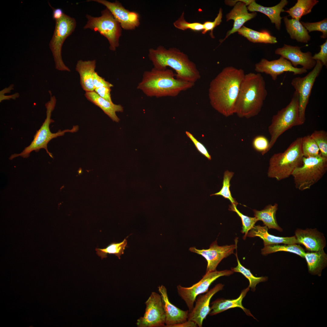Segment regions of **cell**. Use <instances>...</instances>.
<instances>
[{
	"mask_svg": "<svg viewBox=\"0 0 327 327\" xmlns=\"http://www.w3.org/2000/svg\"><path fill=\"white\" fill-rule=\"evenodd\" d=\"M245 75L241 69L227 67L210 82L208 90L210 104L226 117L235 114L237 99Z\"/></svg>",
	"mask_w": 327,
	"mask_h": 327,
	"instance_id": "1",
	"label": "cell"
},
{
	"mask_svg": "<svg viewBox=\"0 0 327 327\" xmlns=\"http://www.w3.org/2000/svg\"><path fill=\"white\" fill-rule=\"evenodd\" d=\"M175 76V74L171 69H160L154 67L144 72L137 89L149 97H175L195 84L178 79Z\"/></svg>",
	"mask_w": 327,
	"mask_h": 327,
	"instance_id": "2",
	"label": "cell"
},
{
	"mask_svg": "<svg viewBox=\"0 0 327 327\" xmlns=\"http://www.w3.org/2000/svg\"><path fill=\"white\" fill-rule=\"evenodd\" d=\"M148 58L154 68L164 69L170 67L176 73V78L193 84L201 76L195 63L187 55L175 47L167 49L160 45L148 51Z\"/></svg>",
	"mask_w": 327,
	"mask_h": 327,
	"instance_id": "3",
	"label": "cell"
},
{
	"mask_svg": "<svg viewBox=\"0 0 327 327\" xmlns=\"http://www.w3.org/2000/svg\"><path fill=\"white\" fill-rule=\"evenodd\" d=\"M267 95L265 82L260 73L245 74L237 99L235 113L239 117L247 119L257 115Z\"/></svg>",
	"mask_w": 327,
	"mask_h": 327,
	"instance_id": "4",
	"label": "cell"
},
{
	"mask_svg": "<svg viewBox=\"0 0 327 327\" xmlns=\"http://www.w3.org/2000/svg\"><path fill=\"white\" fill-rule=\"evenodd\" d=\"M302 137L297 138L283 152L271 157L267 172L268 177L280 181L292 175L294 170L302 163Z\"/></svg>",
	"mask_w": 327,
	"mask_h": 327,
	"instance_id": "5",
	"label": "cell"
},
{
	"mask_svg": "<svg viewBox=\"0 0 327 327\" xmlns=\"http://www.w3.org/2000/svg\"><path fill=\"white\" fill-rule=\"evenodd\" d=\"M56 101L54 96H51L50 101L45 104L47 109L46 118L40 128L37 131L33 140L30 144L25 147L21 153L12 155L9 158L10 160H12L19 156L24 158L28 157L31 152L35 151L36 152H38L41 149H45L50 157L53 158L52 154L48 151L47 148L48 144L49 142L53 138L64 135L66 133H74L78 130V126H74L71 129H68L63 130H60L56 133H52L51 131L50 125L51 123L54 122L51 119V114L54 108Z\"/></svg>",
	"mask_w": 327,
	"mask_h": 327,
	"instance_id": "6",
	"label": "cell"
},
{
	"mask_svg": "<svg viewBox=\"0 0 327 327\" xmlns=\"http://www.w3.org/2000/svg\"><path fill=\"white\" fill-rule=\"evenodd\" d=\"M301 125L299 114V96L295 91L288 104L279 111L272 118L271 124L268 128L271 139L265 154L270 150L284 132L294 126Z\"/></svg>",
	"mask_w": 327,
	"mask_h": 327,
	"instance_id": "7",
	"label": "cell"
},
{
	"mask_svg": "<svg viewBox=\"0 0 327 327\" xmlns=\"http://www.w3.org/2000/svg\"><path fill=\"white\" fill-rule=\"evenodd\" d=\"M327 170V158L320 155L304 157L302 165L296 168L292 176L296 188L301 191L309 189L323 176Z\"/></svg>",
	"mask_w": 327,
	"mask_h": 327,
	"instance_id": "8",
	"label": "cell"
},
{
	"mask_svg": "<svg viewBox=\"0 0 327 327\" xmlns=\"http://www.w3.org/2000/svg\"><path fill=\"white\" fill-rule=\"evenodd\" d=\"M101 15L99 17H94L87 14L86 17L88 21L83 28L99 32L108 40L110 49L115 51L119 45L122 28L107 8L101 11Z\"/></svg>",
	"mask_w": 327,
	"mask_h": 327,
	"instance_id": "9",
	"label": "cell"
},
{
	"mask_svg": "<svg viewBox=\"0 0 327 327\" xmlns=\"http://www.w3.org/2000/svg\"><path fill=\"white\" fill-rule=\"evenodd\" d=\"M76 21L74 18L64 13L62 17L55 20L53 35L49 44L58 70L70 71V69L64 63L61 56L63 44L65 40L74 31Z\"/></svg>",
	"mask_w": 327,
	"mask_h": 327,
	"instance_id": "10",
	"label": "cell"
},
{
	"mask_svg": "<svg viewBox=\"0 0 327 327\" xmlns=\"http://www.w3.org/2000/svg\"><path fill=\"white\" fill-rule=\"evenodd\" d=\"M232 270H225L206 272L197 282L189 287H184L180 284L177 287L180 296L185 303L189 312L193 309L194 304L198 296L206 292L211 284L220 277L229 276L233 274Z\"/></svg>",
	"mask_w": 327,
	"mask_h": 327,
	"instance_id": "11",
	"label": "cell"
},
{
	"mask_svg": "<svg viewBox=\"0 0 327 327\" xmlns=\"http://www.w3.org/2000/svg\"><path fill=\"white\" fill-rule=\"evenodd\" d=\"M322 63L319 60L312 71L303 77L293 78L291 84L298 94L299 96V114L302 124L305 122V111L308 104L312 90L316 80L319 75L323 66Z\"/></svg>",
	"mask_w": 327,
	"mask_h": 327,
	"instance_id": "12",
	"label": "cell"
},
{
	"mask_svg": "<svg viewBox=\"0 0 327 327\" xmlns=\"http://www.w3.org/2000/svg\"><path fill=\"white\" fill-rule=\"evenodd\" d=\"M146 308L143 316L137 319L138 327H165V315L160 294L152 292L146 301Z\"/></svg>",
	"mask_w": 327,
	"mask_h": 327,
	"instance_id": "13",
	"label": "cell"
},
{
	"mask_svg": "<svg viewBox=\"0 0 327 327\" xmlns=\"http://www.w3.org/2000/svg\"><path fill=\"white\" fill-rule=\"evenodd\" d=\"M255 70L258 73H263L270 75L273 81H276L278 76L285 72H292L294 75H300L307 71L302 68L294 67L289 61L281 56L278 59L271 61L262 59L255 64Z\"/></svg>",
	"mask_w": 327,
	"mask_h": 327,
	"instance_id": "14",
	"label": "cell"
},
{
	"mask_svg": "<svg viewBox=\"0 0 327 327\" xmlns=\"http://www.w3.org/2000/svg\"><path fill=\"white\" fill-rule=\"evenodd\" d=\"M102 4L111 13L120 23L122 28L126 30L135 29L140 25V16L137 12L126 9L119 1L111 2L106 0H88Z\"/></svg>",
	"mask_w": 327,
	"mask_h": 327,
	"instance_id": "15",
	"label": "cell"
},
{
	"mask_svg": "<svg viewBox=\"0 0 327 327\" xmlns=\"http://www.w3.org/2000/svg\"><path fill=\"white\" fill-rule=\"evenodd\" d=\"M237 247L236 243L235 245L219 246L216 240L212 243L208 249H199L195 247H190V251L196 253L204 257L207 262L206 272L216 270V268L221 260L233 253Z\"/></svg>",
	"mask_w": 327,
	"mask_h": 327,
	"instance_id": "16",
	"label": "cell"
},
{
	"mask_svg": "<svg viewBox=\"0 0 327 327\" xmlns=\"http://www.w3.org/2000/svg\"><path fill=\"white\" fill-rule=\"evenodd\" d=\"M301 48L298 46L285 44L282 47L277 48L275 53L289 61L295 68H297L296 67L299 65L307 70L313 68L316 64V61L313 58L311 52H303Z\"/></svg>",
	"mask_w": 327,
	"mask_h": 327,
	"instance_id": "17",
	"label": "cell"
},
{
	"mask_svg": "<svg viewBox=\"0 0 327 327\" xmlns=\"http://www.w3.org/2000/svg\"><path fill=\"white\" fill-rule=\"evenodd\" d=\"M224 285L221 283L216 285L205 294L200 295L196 299L195 304L192 310L189 312L188 320L195 322L199 327H202L203 322L210 311V303L213 296L222 290Z\"/></svg>",
	"mask_w": 327,
	"mask_h": 327,
	"instance_id": "18",
	"label": "cell"
},
{
	"mask_svg": "<svg viewBox=\"0 0 327 327\" xmlns=\"http://www.w3.org/2000/svg\"><path fill=\"white\" fill-rule=\"evenodd\" d=\"M253 0H237V2L234 5L233 9L226 14V21L233 20L234 23L233 27L227 32L225 38L220 41V43L230 35L238 32L245 22L256 16L257 14L256 12L249 13L246 6L248 5Z\"/></svg>",
	"mask_w": 327,
	"mask_h": 327,
	"instance_id": "19",
	"label": "cell"
},
{
	"mask_svg": "<svg viewBox=\"0 0 327 327\" xmlns=\"http://www.w3.org/2000/svg\"><path fill=\"white\" fill-rule=\"evenodd\" d=\"M161 295L163 307L165 315V327H172L173 325L179 324L187 320L189 312L179 308L171 303L169 300L167 289L162 285L158 287Z\"/></svg>",
	"mask_w": 327,
	"mask_h": 327,
	"instance_id": "20",
	"label": "cell"
},
{
	"mask_svg": "<svg viewBox=\"0 0 327 327\" xmlns=\"http://www.w3.org/2000/svg\"><path fill=\"white\" fill-rule=\"evenodd\" d=\"M295 236L298 243L303 245L309 251H319L323 250L326 246L325 237L316 229H298L295 231Z\"/></svg>",
	"mask_w": 327,
	"mask_h": 327,
	"instance_id": "21",
	"label": "cell"
},
{
	"mask_svg": "<svg viewBox=\"0 0 327 327\" xmlns=\"http://www.w3.org/2000/svg\"><path fill=\"white\" fill-rule=\"evenodd\" d=\"M288 2L287 0H281L276 5L271 7H264L257 3L255 0L247 7L248 10L253 12H258L266 15L270 19L272 23L274 24L276 29L279 31L281 28V12H284L283 8L287 5Z\"/></svg>",
	"mask_w": 327,
	"mask_h": 327,
	"instance_id": "22",
	"label": "cell"
},
{
	"mask_svg": "<svg viewBox=\"0 0 327 327\" xmlns=\"http://www.w3.org/2000/svg\"><path fill=\"white\" fill-rule=\"evenodd\" d=\"M268 228L266 226L259 225L254 226L248 232L247 236L254 237H259L263 241L264 246L275 244H297L298 242L295 236L291 237H279L272 235L268 231Z\"/></svg>",
	"mask_w": 327,
	"mask_h": 327,
	"instance_id": "23",
	"label": "cell"
},
{
	"mask_svg": "<svg viewBox=\"0 0 327 327\" xmlns=\"http://www.w3.org/2000/svg\"><path fill=\"white\" fill-rule=\"evenodd\" d=\"M249 290L248 286L241 292L239 296L235 299H218L213 302L210 307L209 314L210 315H216L228 309L235 307L241 308L248 315L254 317L249 310L245 308L242 304L243 298Z\"/></svg>",
	"mask_w": 327,
	"mask_h": 327,
	"instance_id": "24",
	"label": "cell"
},
{
	"mask_svg": "<svg viewBox=\"0 0 327 327\" xmlns=\"http://www.w3.org/2000/svg\"><path fill=\"white\" fill-rule=\"evenodd\" d=\"M96 63L95 60L85 61L80 60L77 63L75 70L79 74L81 87L86 92L94 90L93 75L95 72Z\"/></svg>",
	"mask_w": 327,
	"mask_h": 327,
	"instance_id": "25",
	"label": "cell"
},
{
	"mask_svg": "<svg viewBox=\"0 0 327 327\" xmlns=\"http://www.w3.org/2000/svg\"><path fill=\"white\" fill-rule=\"evenodd\" d=\"M87 99L100 107L113 121L118 122L120 119L116 112H122L123 107L120 104L110 102L101 97L94 91L86 92L84 94Z\"/></svg>",
	"mask_w": 327,
	"mask_h": 327,
	"instance_id": "26",
	"label": "cell"
},
{
	"mask_svg": "<svg viewBox=\"0 0 327 327\" xmlns=\"http://www.w3.org/2000/svg\"><path fill=\"white\" fill-rule=\"evenodd\" d=\"M304 258L306 260L309 273L321 276L322 270L326 266L327 263V255L324 250L306 253Z\"/></svg>",
	"mask_w": 327,
	"mask_h": 327,
	"instance_id": "27",
	"label": "cell"
},
{
	"mask_svg": "<svg viewBox=\"0 0 327 327\" xmlns=\"http://www.w3.org/2000/svg\"><path fill=\"white\" fill-rule=\"evenodd\" d=\"M286 29L291 38L303 43H307L311 37L299 21L285 17L283 19Z\"/></svg>",
	"mask_w": 327,
	"mask_h": 327,
	"instance_id": "28",
	"label": "cell"
},
{
	"mask_svg": "<svg viewBox=\"0 0 327 327\" xmlns=\"http://www.w3.org/2000/svg\"><path fill=\"white\" fill-rule=\"evenodd\" d=\"M278 204L275 203L266 206L261 210H253L255 217L258 221H263L264 225L269 229H276L279 231H282V229L278 225L276 218V213L278 209Z\"/></svg>",
	"mask_w": 327,
	"mask_h": 327,
	"instance_id": "29",
	"label": "cell"
},
{
	"mask_svg": "<svg viewBox=\"0 0 327 327\" xmlns=\"http://www.w3.org/2000/svg\"><path fill=\"white\" fill-rule=\"evenodd\" d=\"M237 32L253 43L274 44L277 42L276 37L266 30L258 31L243 26Z\"/></svg>",
	"mask_w": 327,
	"mask_h": 327,
	"instance_id": "30",
	"label": "cell"
},
{
	"mask_svg": "<svg viewBox=\"0 0 327 327\" xmlns=\"http://www.w3.org/2000/svg\"><path fill=\"white\" fill-rule=\"evenodd\" d=\"M319 2L317 0H297L294 5L284 12L288 13L292 18L300 21L302 16L310 13Z\"/></svg>",
	"mask_w": 327,
	"mask_h": 327,
	"instance_id": "31",
	"label": "cell"
},
{
	"mask_svg": "<svg viewBox=\"0 0 327 327\" xmlns=\"http://www.w3.org/2000/svg\"><path fill=\"white\" fill-rule=\"evenodd\" d=\"M286 251L295 253L304 258L306 253L305 250L301 246L296 244H272L264 246L261 249L262 254L266 255L268 254L278 251Z\"/></svg>",
	"mask_w": 327,
	"mask_h": 327,
	"instance_id": "32",
	"label": "cell"
},
{
	"mask_svg": "<svg viewBox=\"0 0 327 327\" xmlns=\"http://www.w3.org/2000/svg\"><path fill=\"white\" fill-rule=\"evenodd\" d=\"M128 237V236L121 242L112 243L105 248H96L95 249L96 254L101 257V259L106 258L108 254H114L120 259L121 256L124 253V250L126 247H127V238Z\"/></svg>",
	"mask_w": 327,
	"mask_h": 327,
	"instance_id": "33",
	"label": "cell"
},
{
	"mask_svg": "<svg viewBox=\"0 0 327 327\" xmlns=\"http://www.w3.org/2000/svg\"><path fill=\"white\" fill-rule=\"evenodd\" d=\"M236 256L237 262V265L235 267L231 268V270L234 272H238L242 273L247 278L249 281V287L251 288L252 291H254L256 290V285L260 282L266 281L268 279V277L265 276L260 277L254 276L249 269L246 268L242 265L238 259L237 253Z\"/></svg>",
	"mask_w": 327,
	"mask_h": 327,
	"instance_id": "34",
	"label": "cell"
},
{
	"mask_svg": "<svg viewBox=\"0 0 327 327\" xmlns=\"http://www.w3.org/2000/svg\"><path fill=\"white\" fill-rule=\"evenodd\" d=\"M301 148L304 157H314L320 155L319 149L311 135L302 137Z\"/></svg>",
	"mask_w": 327,
	"mask_h": 327,
	"instance_id": "35",
	"label": "cell"
},
{
	"mask_svg": "<svg viewBox=\"0 0 327 327\" xmlns=\"http://www.w3.org/2000/svg\"><path fill=\"white\" fill-rule=\"evenodd\" d=\"M234 173L228 170L226 171L224 174L223 186L220 190L218 192L212 194L210 196H221L225 199L229 200L232 204H234L236 205L237 202L232 197L230 187V181L233 177Z\"/></svg>",
	"mask_w": 327,
	"mask_h": 327,
	"instance_id": "36",
	"label": "cell"
},
{
	"mask_svg": "<svg viewBox=\"0 0 327 327\" xmlns=\"http://www.w3.org/2000/svg\"><path fill=\"white\" fill-rule=\"evenodd\" d=\"M229 210L235 212L241 218L242 223L241 232L245 233L243 238L245 239L248 232L254 226L258 220L255 217H249L243 214L237 209L236 205L234 204L231 203L230 205Z\"/></svg>",
	"mask_w": 327,
	"mask_h": 327,
	"instance_id": "37",
	"label": "cell"
},
{
	"mask_svg": "<svg viewBox=\"0 0 327 327\" xmlns=\"http://www.w3.org/2000/svg\"><path fill=\"white\" fill-rule=\"evenodd\" d=\"M317 144L320 154L322 157L327 158V132L323 130H315L311 135Z\"/></svg>",
	"mask_w": 327,
	"mask_h": 327,
	"instance_id": "38",
	"label": "cell"
},
{
	"mask_svg": "<svg viewBox=\"0 0 327 327\" xmlns=\"http://www.w3.org/2000/svg\"><path fill=\"white\" fill-rule=\"evenodd\" d=\"M173 25L176 28L183 31L189 29L194 31H202L203 30V24L187 21L184 18V12H183L180 17L173 23Z\"/></svg>",
	"mask_w": 327,
	"mask_h": 327,
	"instance_id": "39",
	"label": "cell"
},
{
	"mask_svg": "<svg viewBox=\"0 0 327 327\" xmlns=\"http://www.w3.org/2000/svg\"><path fill=\"white\" fill-rule=\"evenodd\" d=\"M301 23L306 29L310 32L312 31H318L322 33L321 38H326L327 37V19L325 18L322 21L315 22H305L301 21Z\"/></svg>",
	"mask_w": 327,
	"mask_h": 327,
	"instance_id": "40",
	"label": "cell"
},
{
	"mask_svg": "<svg viewBox=\"0 0 327 327\" xmlns=\"http://www.w3.org/2000/svg\"><path fill=\"white\" fill-rule=\"evenodd\" d=\"M223 16L222 9L220 8L216 17L213 21H206L203 23V30L202 31L203 34H205L208 31H210V35L212 38H214L213 31L215 28L219 25L222 22Z\"/></svg>",
	"mask_w": 327,
	"mask_h": 327,
	"instance_id": "41",
	"label": "cell"
},
{
	"mask_svg": "<svg viewBox=\"0 0 327 327\" xmlns=\"http://www.w3.org/2000/svg\"><path fill=\"white\" fill-rule=\"evenodd\" d=\"M252 144L253 147L255 150L261 152L262 154L264 155L268 147L269 141L264 136L258 135L254 138Z\"/></svg>",
	"mask_w": 327,
	"mask_h": 327,
	"instance_id": "42",
	"label": "cell"
},
{
	"mask_svg": "<svg viewBox=\"0 0 327 327\" xmlns=\"http://www.w3.org/2000/svg\"><path fill=\"white\" fill-rule=\"evenodd\" d=\"M187 136L192 141L198 151L204 155L208 159L210 160L211 157L206 148L199 141L190 133L186 132Z\"/></svg>",
	"mask_w": 327,
	"mask_h": 327,
	"instance_id": "43",
	"label": "cell"
},
{
	"mask_svg": "<svg viewBox=\"0 0 327 327\" xmlns=\"http://www.w3.org/2000/svg\"><path fill=\"white\" fill-rule=\"evenodd\" d=\"M320 51L315 54L312 56L313 58L316 61L319 60L323 64V66L327 67V40L322 45L320 46Z\"/></svg>",
	"mask_w": 327,
	"mask_h": 327,
	"instance_id": "44",
	"label": "cell"
},
{
	"mask_svg": "<svg viewBox=\"0 0 327 327\" xmlns=\"http://www.w3.org/2000/svg\"><path fill=\"white\" fill-rule=\"evenodd\" d=\"M93 82L94 89L101 87H107L111 88L113 85L98 75L95 72L93 75Z\"/></svg>",
	"mask_w": 327,
	"mask_h": 327,
	"instance_id": "45",
	"label": "cell"
},
{
	"mask_svg": "<svg viewBox=\"0 0 327 327\" xmlns=\"http://www.w3.org/2000/svg\"><path fill=\"white\" fill-rule=\"evenodd\" d=\"M94 91L101 97L111 102H113L111 98V88L101 87L94 89Z\"/></svg>",
	"mask_w": 327,
	"mask_h": 327,
	"instance_id": "46",
	"label": "cell"
},
{
	"mask_svg": "<svg viewBox=\"0 0 327 327\" xmlns=\"http://www.w3.org/2000/svg\"><path fill=\"white\" fill-rule=\"evenodd\" d=\"M49 4L52 8L53 11V19L55 20H56L61 18L63 16L64 14V13H63L62 9H61L60 8H54L51 6L49 3Z\"/></svg>",
	"mask_w": 327,
	"mask_h": 327,
	"instance_id": "47",
	"label": "cell"
},
{
	"mask_svg": "<svg viewBox=\"0 0 327 327\" xmlns=\"http://www.w3.org/2000/svg\"><path fill=\"white\" fill-rule=\"evenodd\" d=\"M197 326H198L197 325L195 322L187 320L182 323L173 325L172 327H196Z\"/></svg>",
	"mask_w": 327,
	"mask_h": 327,
	"instance_id": "48",
	"label": "cell"
},
{
	"mask_svg": "<svg viewBox=\"0 0 327 327\" xmlns=\"http://www.w3.org/2000/svg\"><path fill=\"white\" fill-rule=\"evenodd\" d=\"M18 94H15L14 95L9 96H6L4 95H0V102L3 100L5 99H9L10 98H15L16 97L18 96Z\"/></svg>",
	"mask_w": 327,
	"mask_h": 327,
	"instance_id": "49",
	"label": "cell"
}]
</instances>
